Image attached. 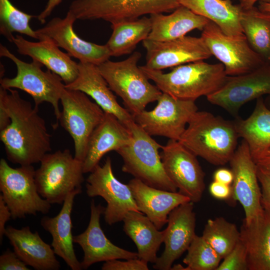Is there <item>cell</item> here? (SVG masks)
Returning <instances> with one entry per match:
<instances>
[{"label": "cell", "instance_id": "28", "mask_svg": "<svg viewBox=\"0 0 270 270\" xmlns=\"http://www.w3.org/2000/svg\"><path fill=\"white\" fill-rule=\"evenodd\" d=\"M152 28L147 39L156 42L175 40L197 29L202 30L210 20L180 6L170 14H150Z\"/></svg>", "mask_w": 270, "mask_h": 270}, {"label": "cell", "instance_id": "49", "mask_svg": "<svg viewBox=\"0 0 270 270\" xmlns=\"http://www.w3.org/2000/svg\"><path fill=\"white\" fill-rule=\"evenodd\" d=\"M264 102L266 106L270 110V94H268L266 98L264 99Z\"/></svg>", "mask_w": 270, "mask_h": 270}, {"label": "cell", "instance_id": "8", "mask_svg": "<svg viewBox=\"0 0 270 270\" xmlns=\"http://www.w3.org/2000/svg\"><path fill=\"white\" fill-rule=\"evenodd\" d=\"M32 165L14 168L6 160H0V190L12 219L28 214L48 213L51 204L39 194Z\"/></svg>", "mask_w": 270, "mask_h": 270}, {"label": "cell", "instance_id": "25", "mask_svg": "<svg viewBox=\"0 0 270 270\" xmlns=\"http://www.w3.org/2000/svg\"><path fill=\"white\" fill-rule=\"evenodd\" d=\"M4 236L14 251L28 266L36 270H58L60 268L53 248L42 240L38 232H32L29 226L17 229L8 226Z\"/></svg>", "mask_w": 270, "mask_h": 270}, {"label": "cell", "instance_id": "32", "mask_svg": "<svg viewBox=\"0 0 270 270\" xmlns=\"http://www.w3.org/2000/svg\"><path fill=\"white\" fill-rule=\"evenodd\" d=\"M112 32L106 44L111 56H118L132 52L138 43L146 39L150 32V18L111 24Z\"/></svg>", "mask_w": 270, "mask_h": 270}, {"label": "cell", "instance_id": "19", "mask_svg": "<svg viewBox=\"0 0 270 270\" xmlns=\"http://www.w3.org/2000/svg\"><path fill=\"white\" fill-rule=\"evenodd\" d=\"M167 224L163 230L164 250L153 265L156 270H170L174 262L187 251L196 235L194 202H188L174 208L168 215Z\"/></svg>", "mask_w": 270, "mask_h": 270}, {"label": "cell", "instance_id": "10", "mask_svg": "<svg viewBox=\"0 0 270 270\" xmlns=\"http://www.w3.org/2000/svg\"><path fill=\"white\" fill-rule=\"evenodd\" d=\"M62 110L59 121L74 144V156L83 162L89 139L102 120L104 112L84 92L65 88L60 97Z\"/></svg>", "mask_w": 270, "mask_h": 270}, {"label": "cell", "instance_id": "30", "mask_svg": "<svg viewBox=\"0 0 270 270\" xmlns=\"http://www.w3.org/2000/svg\"><path fill=\"white\" fill-rule=\"evenodd\" d=\"M240 138L248 144L255 161L270 147V110L264 99L256 100L254 110L246 119L239 117L234 120Z\"/></svg>", "mask_w": 270, "mask_h": 270}, {"label": "cell", "instance_id": "15", "mask_svg": "<svg viewBox=\"0 0 270 270\" xmlns=\"http://www.w3.org/2000/svg\"><path fill=\"white\" fill-rule=\"evenodd\" d=\"M270 94V63L246 74L228 76L225 84L206 96L212 104L238 118L240 109L246 103Z\"/></svg>", "mask_w": 270, "mask_h": 270}, {"label": "cell", "instance_id": "48", "mask_svg": "<svg viewBox=\"0 0 270 270\" xmlns=\"http://www.w3.org/2000/svg\"><path fill=\"white\" fill-rule=\"evenodd\" d=\"M171 270H189L188 268L186 266L184 267L181 264H176L172 266Z\"/></svg>", "mask_w": 270, "mask_h": 270}, {"label": "cell", "instance_id": "9", "mask_svg": "<svg viewBox=\"0 0 270 270\" xmlns=\"http://www.w3.org/2000/svg\"><path fill=\"white\" fill-rule=\"evenodd\" d=\"M180 6L179 0H74L68 11L76 20H103L112 24L173 12Z\"/></svg>", "mask_w": 270, "mask_h": 270}, {"label": "cell", "instance_id": "31", "mask_svg": "<svg viewBox=\"0 0 270 270\" xmlns=\"http://www.w3.org/2000/svg\"><path fill=\"white\" fill-rule=\"evenodd\" d=\"M180 4L194 13L216 24L226 34L244 35L240 24L242 10L232 0H179Z\"/></svg>", "mask_w": 270, "mask_h": 270}, {"label": "cell", "instance_id": "29", "mask_svg": "<svg viewBox=\"0 0 270 270\" xmlns=\"http://www.w3.org/2000/svg\"><path fill=\"white\" fill-rule=\"evenodd\" d=\"M122 221L124 232L136 246L138 258L155 264L158 258L157 252L164 241V232L160 231L141 212L130 211Z\"/></svg>", "mask_w": 270, "mask_h": 270}, {"label": "cell", "instance_id": "36", "mask_svg": "<svg viewBox=\"0 0 270 270\" xmlns=\"http://www.w3.org/2000/svg\"><path fill=\"white\" fill-rule=\"evenodd\" d=\"M222 258L204 240L196 235L183 260L189 270H216Z\"/></svg>", "mask_w": 270, "mask_h": 270}, {"label": "cell", "instance_id": "20", "mask_svg": "<svg viewBox=\"0 0 270 270\" xmlns=\"http://www.w3.org/2000/svg\"><path fill=\"white\" fill-rule=\"evenodd\" d=\"M105 208L90 202V216L88 226L82 233L74 236V243L82 248L84 256L81 263L83 270L100 262L119 259L138 258V254L120 248L109 240L104 234L100 224V217Z\"/></svg>", "mask_w": 270, "mask_h": 270}, {"label": "cell", "instance_id": "35", "mask_svg": "<svg viewBox=\"0 0 270 270\" xmlns=\"http://www.w3.org/2000/svg\"><path fill=\"white\" fill-rule=\"evenodd\" d=\"M35 17L18 8L10 0H0V34L10 42L13 32L37 39L35 30L30 24V20Z\"/></svg>", "mask_w": 270, "mask_h": 270}, {"label": "cell", "instance_id": "12", "mask_svg": "<svg viewBox=\"0 0 270 270\" xmlns=\"http://www.w3.org/2000/svg\"><path fill=\"white\" fill-rule=\"evenodd\" d=\"M153 110H144L134 116V121L151 136L178 141L198 110L195 101L178 99L162 92Z\"/></svg>", "mask_w": 270, "mask_h": 270}, {"label": "cell", "instance_id": "45", "mask_svg": "<svg viewBox=\"0 0 270 270\" xmlns=\"http://www.w3.org/2000/svg\"><path fill=\"white\" fill-rule=\"evenodd\" d=\"M62 0H48L44 9L38 16L37 18L41 24H44L46 19Z\"/></svg>", "mask_w": 270, "mask_h": 270}, {"label": "cell", "instance_id": "42", "mask_svg": "<svg viewBox=\"0 0 270 270\" xmlns=\"http://www.w3.org/2000/svg\"><path fill=\"white\" fill-rule=\"evenodd\" d=\"M12 215L8 206L0 194V242L2 244L6 229V224Z\"/></svg>", "mask_w": 270, "mask_h": 270}, {"label": "cell", "instance_id": "23", "mask_svg": "<svg viewBox=\"0 0 270 270\" xmlns=\"http://www.w3.org/2000/svg\"><path fill=\"white\" fill-rule=\"evenodd\" d=\"M12 42L20 54L28 56L32 60L41 63L60 76L66 85L72 83L77 78L78 63L74 61L68 53L62 51L50 39L44 38L34 42L16 34L12 37Z\"/></svg>", "mask_w": 270, "mask_h": 270}, {"label": "cell", "instance_id": "4", "mask_svg": "<svg viewBox=\"0 0 270 270\" xmlns=\"http://www.w3.org/2000/svg\"><path fill=\"white\" fill-rule=\"evenodd\" d=\"M141 54L135 52L124 60H108L98 66L110 90L122 98L133 116L150 103L157 101L162 94L138 66Z\"/></svg>", "mask_w": 270, "mask_h": 270}, {"label": "cell", "instance_id": "38", "mask_svg": "<svg viewBox=\"0 0 270 270\" xmlns=\"http://www.w3.org/2000/svg\"><path fill=\"white\" fill-rule=\"evenodd\" d=\"M148 262L138 258L120 260L119 259L105 262L102 270H148Z\"/></svg>", "mask_w": 270, "mask_h": 270}, {"label": "cell", "instance_id": "16", "mask_svg": "<svg viewBox=\"0 0 270 270\" xmlns=\"http://www.w3.org/2000/svg\"><path fill=\"white\" fill-rule=\"evenodd\" d=\"M229 163L234 174L230 201H238L241 204L245 214L244 220L248 222L260 213L263 207L257 166L244 140L238 146Z\"/></svg>", "mask_w": 270, "mask_h": 270}, {"label": "cell", "instance_id": "47", "mask_svg": "<svg viewBox=\"0 0 270 270\" xmlns=\"http://www.w3.org/2000/svg\"><path fill=\"white\" fill-rule=\"evenodd\" d=\"M258 8L263 12L270 14V2H260Z\"/></svg>", "mask_w": 270, "mask_h": 270}, {"label": "cell", "instance_id": "43", "mask_svg": "<svg viewBox=\"0 0 270 270\" xmlns=\"http://www.w3.org/2000/svg\"><path fill=\"white\" fill-rule=\"evenodd\" d=\"M213 178L214 181L232 185L234 180V174L231 170L220 168L214 172Z\"/></svg>", "mask_w": 270, "mask_h": 270}, {"label": "cell", "instance_id": "13", "mask_svg": "<svg viewBox=\"0 0 270 270\" xmlns=\"http://www.w3.org/2000/svg\"><path fill=\"white\" fill-rule=\"evenodd\" d=\"M86 182L88 196H101L106 202L104 214L108 224L122 221L130 211L140 212L128 184L122 183L114 175L110 157L106 158L102 166L98 164L95 167Z\"/></svg>", "mask_w": 270, "mask_h": 270}, {"label": "cell", "instance_id": "3", "mask_svg": "<svg viewBox=\"0 0 270 270\" xmlns=\"http://www.w3.org/2000/svg\"><path fill=\"white\" fill-rule=\"evenodd\" d=\"M140 67L162 93L182 100L196 101L200 96L206 97L219 90L228 78L222 63L204 60L176 66L168 73L144 66Z\"/></svg>", "mask_w": 270, "mask_h": 270}, {"label": "cell", "instance_id": "27", "mask_svg": "<svg viewBox=\"0 0 270 270\" xmlns=\"http://www.w3.org/2000/svg\"><path fill=\"white\" fill-rule=\"evenodd\" d=\"M240 231L247 250L248 270H270V212L263 208L250 222L244 220Z\"/></svg>", "mask_w": 270, "mask_h": 270}, {"label": "cell", "instance_id": "17", "mask_svg": "<svg viewBox=\"0 0 270 270\" xmlns=\"http://www.w3.org/2000/svg\"><path fill=\"white\" fill-rule=\"evenodd\" d=\"M76 20L74 15L68 10L64 18L54 17L44 26L35 30L37 40L50 39L79 62L98 66L108 60L111 56L106 44L84 40L74 32L73 26Z\"/></svg>", "mask_w": 270, "mask_h": 270}, {"label": "cell", "instance_id": "14", "mask_svg": "<svg viewBox=\"0 0 270 270\" xmlns=\"http://www.w3.org/2000/svg\"><path fill=\"white\" fill-rule=\"evenodd\" d=\"M160 153L164 171L181 194L192 202H200L205 174L194 154L179 141L169 140Z\"/></svg>", "mask_w": 270, "mask_h": 270}, {"label": "cell", "instance_id": "18", "mask_svg": "<svg viewBox=\"0 0 270 270\" xmlns=\"http://www.w3.org/2000/svg\"><path fill=\"white\" fill-rule=\"evenodd\" d=\"M146 50V64L151 70L176 67L209 58L212 54L202 37L184 36L175 40L156 42L142 41Z\"/></svg>", "mask_w": 270, "mask_h": 270}, {"label": "cell", "instance_id": "26", "mask_svg": "<svg viewBox=\"0 0 270 270\" xmlns=\"http://www.w3.org/2000/svg\"><path fill=\"white\" fill-rule=\"evenodd\" d=\"M82 192V189H76L70 193L56 216H44L40 220L42 226L52 236L51 246L55 254L62 258L72 270H82L74 250L71 218L74 198Z\"/></svg>", "mask_w": 270, "mask_h": 270}, {"label": "cell", "instance_id": "2", "mask_svg": "<svg viewBox=\"0 0 270 270\" xmlns=\"http://www.w3.org/2000/svg\"><path fill=\"white\" fill-rule=\"evenodd\" d=\"M239 138L234 120L198 110L178 141L196 156L212 164L223 166L229 162Z\"/></svg>", "mask_w": 270, "mask_h": 270}, {"label": "cell", "instance_id": "24", "mask_svg": "<svg viewBox=\"0 0 270 270\" xmlns=\"http://www.w3.org/2000/svg\"><path fill=\"white\" fill-rule=\"evenodd\" d=\"M128 184L138 210L145 214L159 230L167 224L168 215L174 208L190 201L178 192L154 188L135 178L130 180Z\"/></svg>", "mask_w": 270, "mask_h": 270}, {"label": "cell", "instance_id": "21", "mask_svg": "<svg viewBox=\"0 0 270 270\" xmlns=\"http://www.w3.org/2000/svg\"><path fill=\"white\" fill-rule=\"evenodd\" d=\"M78 64L77 78L72 83L65 84V88L81 91L90 96L105 112L114 114L127 127L134 122L132 114L118 104L98 66L81 62Z\"/></svg>", "mask_w": 270, "mask_h": 270}, {"label": "cell", "instance_id": "40", "mask_svg": "<svg viewBox=\"0 0 270 270\" xmlns=\"http://www.w3.org/2000/svg\"><path fill=\"white\" fill-rule=\"evenodd\" d=\"M257 175L262 191V206L270 212V174L257 168Z\"/></svg>", "mask_w": 270, "mask_h": 270}, {"label": "cell", "instance_id": "37", "mask_svg": "<svg viewBox=\"0 0 270 270\" xmlns=\"http://www.w3.org/2000/svg\"><path fill=\"white\" fill-rule=\"evenodd\" d=\"M216 270H248L247 250L240 240Z\"/></svg>", "mask_w": 270, "mask_h": 270}, {"label": "cell", "instance_id": "11", "mask_svg": "<svg viewBox=\"0 0 270 270\" xmlns=\"http://www.w3.org/2000/svg\"><path fill=\"white\" fill-rule=\"evenodd\" d=\"M200 36L212 56L224 65L228 76L250 72L266 63L252 48L244 34L228 36L210 20Z\"/></svg>", "mask_w": 270, "mask_h": 270}, {"label": "cell", "instance_id": "39", "mask_svg": "<svg viewBox=\"0 0 270 270\" xmlns=\"http://www.w3.org/2000/svg\"><path fill=\"white\" fill-rule=\"evenodd\" d=\"M28 266L14 251L9 249L0 256V270H29Z\"/></svg>", "mask_w": 270, "mask_h": 270}, {"label": "cell", "instance_id": "6", "mask_svg": "<svg viewBox=\"0 0 270 270\" xmlns=\"http://www.w3.org/2000/svg\"><path fill=\"white\" fill-rule=\"evenodd\" d=\"M0 56L10 60L16 68L14 77L0 78V86L6 90L18 88L26 92L33 98L36 108H38L44 102L50 104L58 125L61 114L59 102L65 88L60 77L48 70L44 71L42 69L44 66L38 62H26L22 60L1 44Z\"/></svg>", "mask_w": 270, "mask_h": 270}, {"label": "cell", "instance_id": "5", "mask_svg": "<svg viewBox=\"0 0 270 270\" xmlns=\"http://www.w3.org/2000/svg\"><path fill=\"white\" fill-rule=\"evenodd\" d=\"M128 128L132 132V141L117 152L123 160L122 171L152 187L178 192L163 167L159 154L162 146L135 121Z\"/></svg>", "mask_w": 270, "mask_h": 270}, {"label": "cell", "instance_id": "46", "mask_svg": "<svg viewBox=\"0 0 270 270\" xmlns=\"http://www.w3.org/2000/svg\"><path fill=\"white\" fill-rule=\"evenodd\" d=\"M240 6L244 10L251 8L254 6V4L258 2H270V0H238Z\"/></svg>", "mask_w": 270, "mask_h": 270}, {"label": "cell", "instance_id": "33", "mask_svg": "<svg viewBox=\"0 0 270 270\" xmlns=\"http://www.w3.org/2000/svg\"><path fill=\"white\" fill-rule=\"evenodd\" d=\"M240 24L252 48L265 62L270 63V14L255 6L242 9Z\"/></svg>", "mask_w": 270, "mask_h": 270}, {"label": "cell", "instance_id": "41", "mask_svg": "<svg viewBox=\"0 0 270 270\" xmlns=\"http://www.w3.org/2000/svg\"><path fill=\"white\" fill-rule=\"evenodd\" d=\"M210 193L216 199L230 201L232 194L231 185L214 180L209 186Z\"/></svg>", "mask_w": 270, "mask_h": 270}, {"label": "cell", "instance_id": "44", "mask_svg": "<svg viewBox=\"0 0 270 270\" xmlns=\"http://www.w3.org/2000/svg\"><path fill=\"white\" fill-rule=\"evenodd\" d=\"M255 163L258 168L270 174V147L260 155Z\"/></svg>", "mask_w": 270, "mask_h": 270}, {"label": "cell", "instance_id": "7", "mask_svg": "<svg viewBox=\"0 0 270 270\" xmlns=\"http://www.w3.org/2000/svg\"><path fill=\"white\" fill-rule=\"evenodd\" d=\"M84 174L82 162L69 150L48 152L35 171L38 192L51 204H62L70 193L82 189Z\"/></svg>", "mask_w": 270, "mask_h": 270}, {"label": "cell", "instance_id": "22", "mask_svg": "<svg viewBox=\"0 0 270 270\" xmlns=\"http://www.w3.org/2000/svg\"><path fill=\"white\" fill-rule=\"evenodd\" d=\"M132 132L115 116L105 112L104 118L93 131L87 145L82 162L84 174L90 172L102 157L111 151L118 152L129 144Z\"/></svg>", "mask_w": 270, "mask_h": 270}, {"label": "cell", "instance_id": "1", "mask_svg": "<svg viewBox=\"0 0 270 270\" xmlns=\"http://www.w3.org/2000/svg\"><path fill=\"white\" fill-rule=\"evenodd\" d=\"M0 104L10 120L0 130V140L8 160L20 166L40 162L52 150V146L51 136L38 108L22 98L17 90L0 86Z\"/></svg>", "mask_w": 270, "mask_h": 270}, {"label": "cell", "instance_id": "34", "mask_svg": "<svg viewBox=\"0 0 270 270\" xmlns=\"http://www.w3.org/2000/svg\"><path fill=\"white\" fill-rule=\"evenodd\" d=\"M202 236L223 259L240 240V231L234 224L217 217L207 220Z\"/></svg>", "mask_w": 270, "mask_h": 270}]
</instances>
